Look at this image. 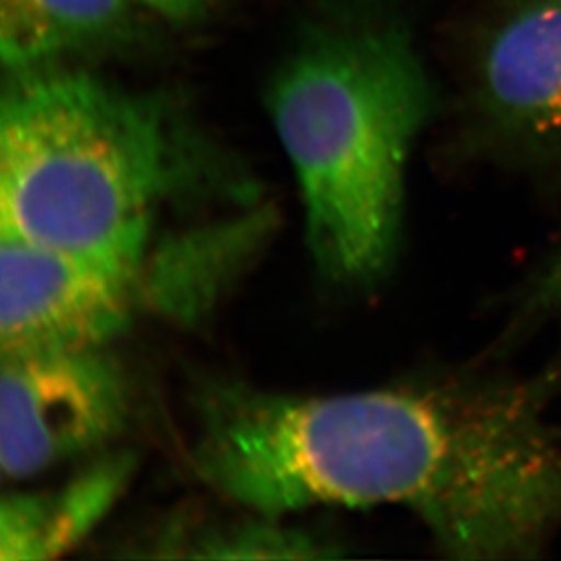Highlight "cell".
I'll return each mask as SVG.
<instances>
[{"mask_svg":"<svg viewBox=\"0 0 561 561\" xmlns=\"http://www.w3.org/2000/svg\"><path fill=\"white\" fill-rule=\"evenodd\" d=\"M133 0H0V54L13 73L115 37Z\"/></svg>","mask_w":561,"mask_h":561,"instance_id":"52a82bcc","label":"cell"},{"mask_svg":"<svg viewBox=\"0 0 561 561\" xmlns=\"http://www.w3.org/2000/svg\"><path fill=\"white\" fill-rule=\"evenodd\" d=\"M127 453L107 455L60 488L5 494L0 503V560H54L102 524L131 480Z\"/></svg>","mask_w":561,"mask_h":561,"instance_id":"8992f818","label":"cell"},{"mask_svg":"<svg viewBox=\"0 0 561 561\" xmlns=\"http://www.w3.org/2000/svg\"><path fill=\"white\" fill-rule=\"evenodd\" d=\"M196 153L154 96L84 71L13 73L0 107V233L146 262Z\"/></svg>","mask_w":561,"mask_h":561,"instance_id":"7a4b0ae2","label":"cell"},{"mask_svg":"<svg viewBox=\"0 0 561 561\" xmlns=\"http://www.w3.org/2000/svg\"><path fill=\"white\" fill-rule=\"evenodd\" d=\"M144 8L173 21H186L206 10L213 0H133Z\"/></svg>","mask_w":561,"mask_h":561,"instance_id":"9c48e42d","label":"cell"},{"mask_svg":"<svg viewBox=\"0 0 561 561\" xmlns=\"http://www.w3.org/2000/svg\"><path fill=\"white\" fill-rule=\"evenodd\" d=\"M146 262L0 233V353L99 350L123 334Z\"/></svg>","mask_w":561,"mask_h":561,"instance_id":"277c9868","label":"cell"},{"mask_svg":"<svg viewBox=\"0 0 561 561\" xmlns=\"http://www.w3.org/2000/svg\"><path fill=\"white\" fill-rule=\"evenodd\" d=\"M334 547L262 514L240 522L173 524L153 543L154 557L206 560H314L336 557Z\"/></svg>","mask_w":561,"mask_h":561,"instance_id":"ba28073f","label":"cell"},{"mask_svg":"<svg viewBox=\"0 0 561 561\" xmlns=\"http://www.w3.org/2000/svg\"><path fill=\"white\" fill-rule=\"evenodd\" d=\"M543 291H546L547 300L561 309V250L552 262L551 270L547 273Z\"/></svg>","mask_w":561,"mask_h":561,"instance_id":"30bf717a","label":"cell"},{"mask_svg":"<svg viewBox=\"0 0 561 561\" xmlns=\"http://www.w3.org/2000/svg\"><path fill=\"white\" fill-rule=\"evenodd\" d=\"M0 467L21 482L124 430L129 386L106 347L0 353Z\"/></svg>","mask_w":561,"mask_h":561,"instance_id":"3957f363","label":"cell"},{"mask_svg":"<svg viewBox=\"0 0 561 561\" xmlns=\"http://www.w3.org/2000/svg\"><path fill=\"white\" fill-rule=\"evenodd\" d=\"M267 107L318 271L344 286L378 280L397 251L409 151L435 110L413 41L392 22L318 27L276 71Z\"/></svg>","mask_w":561,"mask_h":561,"instance_id":"6da1fadb","label":"cell"},{"mask_svg":"<svg viewBox=\"0 0 561 561\" xmlns=\"http://www.w3.org/2000/svg\"><path fill=\"white\" fill-rule=\"evenodd\" d=\"M483 110L507 137L561 151V0H519L478 66Z\"/></svg>","mask_w":561,"mask_h":561,"instance_id":"5b68a950","label":"cell"}]
</instances>
